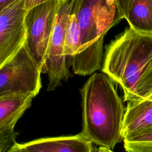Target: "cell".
<instances>
[{"label": "cell", "instance_id": "obj_12", "mask_svg": "<svg viewBox=\"0 0 152 152\" xmlns=\"http://www.w3.org/2000/svg\"><path fill=\"white\" fill-rule=\"evenodd\" d=\"M81 48V35L79 26L74 14L71 12L65 34L64 53L67 58L77 55Z\"/></svg>", "mask_w": 152, "mask_h": 152}, {"label": "cell", "instance_id": "obj_3", "mask_svg": "<svg viewBox=\"0 0 152 152\" xmlns=\"http://www.w3.org/2000/svg\"><path fill=\"white\" fill-rule=\"evenodd\" d=\"M69 3L81 35L80 51L70 62L74 74L88 75L102 66L104 37L121 20L116 1L71 0Z\"/></svg>", "mask_w": 152, "mask_h": 152}, {"label": "cell", "instance_id": "obj_16", "mask_svg": "<svg viewBox=\"0 0 152 152\" xmlns=\"http://www.w3.org/2000/svg\"><path fill=\"white\" fill-rule=\"evenodd\" d=\"M15 0H0V10L11 4Z\"/></svg>", "mask_w": 152, "mask_h": 152}, {"label": "cell", "instance_id": "obj_10", "mask_svg": "<svg viewBox=\"0 0 152 152\" xmlns=\"http://www.w3.org/2000/svg\"><path fill=\"white\" fill-rule=\"evenodd\" d=\"M152 126V100L127 102L123 126V140Z\"/></svg>", "mask_w": 152, "mask_h": 152}, {"label": "cell", "instance_id": "obj_17", "mask_svg": "<svg viewBox=\"0 0 152 152\" xmlns=\"http://www.w3.org/2000/svg\"><path fill=\"white\" fill-rule=\"evenodd\" d=\"M147 99H151L152 100V92L150 94V95L147 97Z\"/></svg>", "mask_w": 152, "mask_h": 152}, {"label": "cell", "instance_id": "obj_2", "mask_svg": "<svg viewBox=\"0 0 152 152\" xmlns=\"http://www.w3.org/2000/svg\"><path fill=\"white\" fill-rule=\"evenodd\" d=\"M114 81L104 72L91 75L80 90L83 129L81 132L103 151H113L123 140L125 109Z\"/></svg>", "mask_w": 152, "mask_h": 152}, {"label": "cell", "instance_id": "obj_5", "mask_svg": "<svg viewBox=\"0 0 152 152\" xmlns=\"http://www.w3.org/2000/svg\"><path fill=\"white\" fill-rule=\"evenodd\" d=\"M67 1L69 0H50L27 10L24 45L42 69V72L47 58L48 46L57 14L61 6Z\"/></svg>", "mask_w": 152, "mask_h": 152}, {"label": "cell", "instance_id": "obj_15", "mask_svg": "<svg viewBox=\"0 0 152 152\" xmlns=\"http://www.w3.org/2000/svg\"><path fill=\"white\" fill-rule=\"evenodd\" d=\"M49 1H50V0H25L26 10H28L37 5H39L40 4H42Z\"/></svg>", "mask_w": 152, "mask_h": 152}, {"label": "cell", "instance_id": "obj_11", "mask_svg": "<svg viewBox=\"0 0 152 152\" xmlns=\"http://www.w3.org/2000/svg\"><path fill=\"white\" fill-rule=\"evenodd\" d=\"M125 19L135 31L152 34V0H131Z\"/></svg>", "mask_w": 152, "mask_h": 152}, {"label": "cell", "instance_id": "obj_13", "mask_svg": "<svg viewBox=\"0 0 152 152\" xmlns=\"http://www.w3.org/2000/svg\"><path fill=\"white\" fill-rule=\"evenodd\" d=\"M125 151L152 152V126L123 140Z\"/></svg>", "mask_w": 152, "mask_h": 152}, {"label": "cell", "instance_id": "obj_6", "mask_svg": "<svg viewBox=\"0 0 152 152\" xmlns=\"http://www.w3.org/2000/svg\"><path fill=\"white\" fill-rule=\"evenodd\" d=\"M71 12L69 1H67L61 6L56 15L42 72L48 75V91L55 90L61 85L62 81L67 80L72 76L67 65V57L64 53L65 34Z\"/></svg>", "mask_w": 152, "mask_h": 152}, {"label": "cell", "instance_id": "obj_1", "mask_svg": "<svg viewBox=\"0 0 152 152\" xmlns=\"http://www.w3.org/2000/svg\"><path fill=\"white\" fill-rule=\"evenodd\" d=\"M102 71L119 84L125 101L147 99L152 92V34L125 28L106 45Z\"/></svg>", "mask_w": 152, "mask_h": 152}, {"label": "cell", "instance_id": "obj_8", "mask_svg": "<svg viewBox=\"0 0 152 152\" xmlns=\"http://www.w3.org/2000/svg\"><path fill=\"white\" fill-rule=\"evenodd\" d=\"M36 96L13 95L0 97V152H9L17 143L14 127Z\"/></svg>", "mask_w": 152, "mask_h": 152}, {"label": "cell", "instance_id": "obj_7", "mask_svg": "<svg viewBox=\"0 0 152 152\" xmlns=\"http://www.w3.org/2000/svg\"><path fill=\"white\" fill-rule=\"evenodd\" d=\"M26 12L25 0H15L0 10V66L25 43Z\"/></svg>", "mask_w": 152, "mask_h": 152}, {"label": "cell", "instance_id": "obj_4", "mask_svg": "<svg viewBox=\"0 0 152 152\" xmlns=\"http://www.w3.org/2000/svg\"><path fill=\"white\" fill-rule=\"evenodd\" d=\"M42 69L24 44L0 66V97L39 94Z\"/></svg>", "mask_w": 152, "mask_h": 152}, {"label": "cell", "instance_id": "obj_14", "mask_svg": "<svg viewBox=\"0 0 152 152\" xmlns=\"http://www.w3.org/2000/svg\"><path fill=\"white\" fill-rule=\"evenodd\" d=\"M119 17L121 20L125 19L131 0H115Z\"/></svg>", "mask_w": 152, "mask_h": 152}, {"label": "cell", "instance_id": "obj_9", "mask_svg": "<svg viewBox=\"0 0 152 152\" xmlns=\"http://www.w3.org/2000/svg\"><path fill=\"white\" fill-rule=\"evenodd\" d=\"M93 143L84 134L42 138L29 142L17 143L9 152H91Z\"/></svg>", "mask_w": 152, "mask_h": 152}]
</instances>
